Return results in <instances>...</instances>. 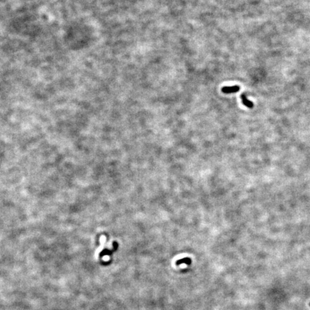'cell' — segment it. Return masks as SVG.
Returning a JSON list of instances; mask_svg holds the SVG:
<instances>
[{
    "label": "cell",
    "mask_w": 310,
    "mask_h": 310,
    "mask_svg": "<svg viewBox=\"0 0 310 310\" xmlns=\"http://www.w3.org/2000/svg\"><path fill=\"white\" fill-rule=\"evenodd\" d=\"M240 90V87L238 86H225L222 88V92L224 94H234V93L238 92Z\"/></svg>",
    "instance_id": "cell-1"
},
{
    "label": "cell",
    "mask_w": 310,
    "mask_h": 310,
    "mask_svg": "<svg viewBox=\"0 0 310 310\" xmlns=\"http://www.w3.org/2000/svg\"><path fill=\"white\" fill-rule=\"evenodd\" d=\"M113 246H114V248H113V249H112V250L105 249V250H104V251H101V254H100V257H103V256H104L112 255V253L114 252V251H116V250H117V248H118V243H116V242H114Z\"/></svg>",
    "instance_id": "cell-2"
},
{
    "label": "cell",
    "mask_w": 310,
    "mask_h": 310,
    "mask_svg": "<svg viewBox=\"0 0 310 310\" xmlns=\"http://www.w3.org/2000/svg\"><path fill=\"white\" fill-rule=\"evenodd\" d=\"M240 97H241L242 102H243V105L246 106H247L248 108H252L253 107H254V104H253V102H251V101H249L248 99H247V97L246 96L245 94H241Z\"/></svg>",
    "instance_id": "cell-3"
},
{
    "label": "cell",
    "mask_w": 310,
    "mask_h": 310,
    "mask_svg": "<svg viewBox=\"0 0 310 310\" xmlns=\"http://www.w3.org/2000/svg\"><path fill=\"white\" fill-rule=\"evenodd\" d=\"M191 262H192L191 259H190V258H187V257H186V258H182V259L178 260V261L176 262V264L177 266L180 265V264H187V265H190V264H191Z\"/></svg>",
    "instance_id": "cell-4"
},
{
    "label": "cell",
    "mask_w": 310,
    "mask_h": 310,
    "mask_svg": "<svg viewBox=\"0 0 310 310\" xmlns=\"http://www.w3.org/2000/svg\"><path fill=\"white\" fill-rule=\"evenodd\" d=\"M309 305H310V304H309Z\"/></svg>",
    "instance_id": "cell-5"
}]
</instances>
